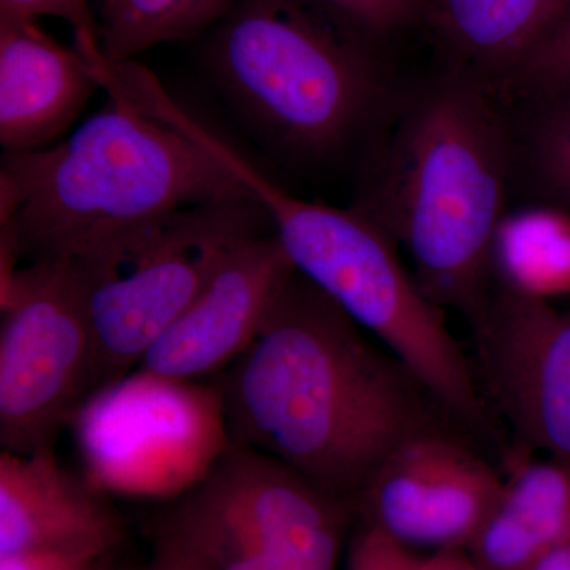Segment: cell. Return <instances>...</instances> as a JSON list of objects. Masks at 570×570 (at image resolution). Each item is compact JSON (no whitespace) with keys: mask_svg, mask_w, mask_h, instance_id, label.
<instances>
[{"mask_svg":"<svg viewBox=\"0 0 570 570\" xmlns=\"http://www.w3.org/2000/svg\"><path fill=\"white\" fill-rule=\"evenodd\" d=\"M501 102L508 119L512 200L570 219V88Z\"/></svg>","mask_w":570,"mask_h":570,"instance_id":"16","label":"cell"},{"mask_svg":"<svg viewBox=\"0 0 570 570\" xmlns=\"http://www.w3.org/2000/svg\"><path fill=\"white\" fill-rule=\"evenodd\" d=\"M466 558H468V557H466ZM468 561H469V560H468ZM469 570H478V569H475V568H474V566H472V562H471V561H469Z\"/></svg>","mask_w":570,"mask_h":570,"instance_id":"26","label":"cell"},{"mask_svg":"<svg viewBox=\"0 0 570 570\" xmlns=\"http://www.w3.org/2000/svg\"><path fill=\"white\" fill-rule=\"evenodd\" d=\"M212 2L214 6L219 7L224 13H227V10L230 9L232 2H234V0H212Z\"/></svg>","mask_w":570,"mask_h":570,"instance_id":"24","label":"cell"},{"mask_svg":"<svg viewBox=\"0 0 570 570\" xmlns=\"http://www.w3.org/2000/svg\"><path fill=\"white\" fill-rule=\"evenodd\" d=\"M294 272L275 234L250 239L149 347L137 371L178 382L219 376L250 346Z\"/></svg>","mask_w":570,"mask_h":570,"instance_id":"11","label":"cell"},{"mask_svg":"<svg viewBox=\"0 0 570 570\" xmlns=\"http://www.w3.org/2000/svg\"><path fill=\"white\" fill-rule=\"evenodd\" d=\"M214 381L230 442L351 505L397 445L444 414L395 355L296 269L250 346Z\"/></svg>","mask_w":570,"mask_h":570,"instance_id":"1","label":"cell"},{"mask_svg":"<svg viewBox=\"0 0 570 570\" xmlns=\"http://www.w3.org/2000/svg\"><path fill=\"white\" fill-rule=\"evenodd\" d=\"M195 135L264 206L296 272L395 355L456 425L498 442L489 404L445 311L407 272L396 243L352 206L336 208L288 193L204 126Z\"/></svg>","mask_w":570,"mask_h":570,"instance_id":"5","label":"cell"},{"mask_svg":"<svg viewBox=\"0 0 570 570\" xmlns=\"http://www.w3.org/2000/svg\"><path fill=\"white\" fill-rule=\"evenodd\" d=\"M92 67L37 20L0 17V145L31 153L58 142L97 89Z\"/></svg>","mask_w":570,"mask_h":570,"instance_id":"13","label":"cell"},{"mask_svg":"<svg viewBox=\"0 0 570 570\" xmlns=\"http://www.w3.org/2000/svg\"><path fill=\"white\" fill-rule=\"evenodd\" d=\"M530 570H570V535L543 553Z\"/></svg>","mask_w":570,"mask_h":570,"instance_id":"23","label":"cell"},{"mask_svg":"<svg viewBox=\"0 0 570 570\" xmlns=\"http://www.w3.org/2000/svg\"><path fill=\"white\" fill-rule=\"evenodd\" d=\"M224 14L212 0H102L97 31L108 62H132L157 45L208 33Z\"/></svg>","mask_w":570,"mask_h":570,"instance_id":"17","label":"cell"},{"mask_svg":"<svg viewBox=\"0 0 570 570\" xmlns=\"http://www.w3.org/2000/svg\"><path fill=\"white\" fill-rule=\"evenodd\" d=\"M570 0H417L425 26L449 69L482 82L494 96L504 88Z\"/></svg>","mask_w":570,"mask_h":570,"instance_id":"14","label":"cell"},{"mask_svg":"<svg viewBox=\"0 0 570 570\" xmlns=\"http://www.w3.org/2000/svg\"><path fill=\"white\" fill-rule=\"evenodd\" d=\"M570 535V461L509 455L504 487L489 519L464 551L478 570H530Z\"/></svg>","mask_w":570,"mask_h":570,"instance_id":"15","label":"cell"},{"mask_svg":"<svg viewBox=\"0 0 570 570\" xmlns=\"http://www.w3.org/2000/svg\"><path fill=\"white\" fill-rule=\"evenodd\" d=\"M468 324L491 401L520 448L570 461V309L498 272Z\"/></svg>","mask_w":570,"mask_h":570,"instance_id":"9","label":"cell"},{"mask_svg":"<svg viewBox=\"0 0 570 570\" xmlns=\"http://www.w3.org/2000/svg\"><path fill=\"white\" fill-rule=\"evenodd\" d=\"M268 234L264 206L243 195L160 214L71 258L91 325L97 393L137 370L236 249Z\"/></svg>","mask_w":570,"mask_h":570,"instance_id":"6","label":"cell"},{"mask_svg":"<svg viewBox=\"0 0 570 570\" xmlns=\"http://www.w3.org/2000/svg\"><path fill=\"white\" fill-rule=\"evenodd\" d=\"M346 570H469V561L464 553L409 549L362 523L348 543Z\"/></svg>","mask_w":570,"mask_h":570,"instance_id":"19","label":"cell"},{"mask_svg":"<svg viewBox=\"0 0 570 570\" xmlns=\"http://www.w3.org/2000/svg\"><path fill=\"white\" fill-rule=\"evenodd\" d=\"M0 448L55 449L97 393L91 325L71 258L2 266Z\"/></svg>","mask_w":570,"mask_h":570,"instance_id":"8","label":"cell"},{"mask_svg":"<svg viewBox=\"0 0 570 570\" xmlns=\"http://www.w3.org/2000/svg\"><path fill=\"white\" fill-rule=\"evenodd\" d=\"M502 487L504 474L438 425L397 445L354 508L362 523L409 549L464 553Z\"/></svg>","mask_w":570,"mask_h":570,"instance_id":"10","label":"cell"},{"mask_svg":"<svg viewBox=\"0 0 570 570\" xmlns=\"http://www.w3.org/2000/svg\"><path fill=\"white\" fill-rule=\"evenodd\" d=\"M564 88H570V3L498 97L509 100Z\"/></svg>","mask_w":570,"mask_h":570,"instance_id":"18","label":"cell"},{"mask_svg":"<svg viewBox=\"0 0 570 570\" xmlns=\"http://www.w3.org/2000/svg\"><path fill=\"white\" fill-rule=\"evenodd\" d=\"M381 47L317 0H234L204 58L261 140L296 164L324 165L366 157L395 110L404 88Z\"/></svg>","mask_w":570,"mask_h":570,"instance_id":"4","label":"cell"},{"mask_svg":"<svg viewBox=\"0 0 570 570\" xmlns=\"http://www.w3.org/2000/svg\"><path fill=\"white\" fill-rule=\"evenodd\" d=\"M116 553H29L0 558V570H112Z\"/></svg>","mask_w":570,"mask_h":570,"instance_id":"21","label":"cell"},{"mask_svg":"<svg viewBox=\"0 0 570 570\" xmlns=\"http://www.w3.org/2000/svg\"><path fill=\"white\" fill-rule=\"evenodd\" d=\"M354 505L228 442L163 527L209 570H336Z\"/></svg>","mask_w":570,"mask_h":570,"instance_id":"7","label":"cell"},{"mask_svg":"<svg viewBox=\"0 0 570 570\" xmlns=\"http://www.w3.org/2000/svg\"><path fill=\"white\" fill-rule=\"evenodd\" d=\"M510 202L504 105L482 82L444 67L401 92L363 159L352 208L406 250L434 305L469 321L497 277Z\"/></svg>","mask_w":570,"mask_h":570,"instance_id":"2","label":"cell"},{"mask_svg":"<svg viewBox=\"0 0 570 570\" xmlns=\"http://www.w3.org/2000/svg\"><path fill=\"white\" fill-rule=\"evenodd\" d=\"M112 570H141V569L134 568V566L119 564V562H116V566H115V568H112Z\"/></svg>","mask_w":570,"mask_h":570,"instance_id":"25","label":"cell"},{"mask_svg":"<svg viewBox=\"0 0 570 570\" xmlns=\"http://www.w3.org/2000/svg\"><path fill=\"white\" fill-rule=\"evenodd\" d=\"M0 17L37 20L41 17L58 18L71 26L75 48L88 61L102 58L97 21L88 0H0Z\"/></svg>","mask_w":570,"mask_h":570,"instance_id":"20","label":"cell"},{"mask_svg":"<svg viewBox=\"0 0 570 570\" xmlns=\"http://www.w3.org/2000/svg\"><path fill=\"white\" fill-rule=\"evenodd\" d=\"M70 137L0 165L2 266L75 258L160 214L250 195L204 142L121 94Z\"/></svg>","mask_w":570,"mask_h":570,"instance_id":"3","label":"cell"},{"mask_svg":"<svg viewBox=\"0 0 570 570\" xmlns=\"http://www.w3.org/2000/svg\"><path fill=\"white\" fill-rule=\"evenodd\" d=\"M146 570H209L189 547L184 546L174 532L160 528L157 532L151 562Z\"/></svg>","mask_w":570,"mask_h":570,"instance_id":"22","label":"cell"},{"mask_svg":"<svg viewBox=\"0 0 570 570\" xmlns=\"http://www.w3.org/2000/svg\"><path fill=\"white\" fill-rule=\"evenodd\" d=\"M105 491L63 466L55 449L0 452V558L116 553L122 523Z\"/></svg>","mask_w":570,"mask_h":570,"instance_id":"12","label":"cell"}]
</instances>
